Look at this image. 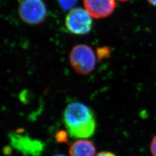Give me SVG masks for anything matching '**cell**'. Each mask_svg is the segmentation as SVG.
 Here are the masks:
<instances>
[{
    "mask_svg": "<svg viewBox=\"0 0 156 156\" xmlns=\"http://www.w3.org/2000/svg\"><path fill=\"white\" fill-rule=\"evenodd\" d=\"M56 140L60 143L68 142V133L64 130L58 131L56 135Z\"/></svg>",
    "mask_w": 156,
    "mask_h": 156,
    "instance_id": "10",
    "label": "cell"
},
{
    "mask_svg": "<svg viewBox=\"0 0 156 156\" xmlns=\"http://www.w3.org/2000/svg\"><path fill=\"white\" fill-rule=\"evenodd\" d=\"M9 136L13 146L24 153L35 155L42 150L43 146L40 141L31 140L27 136L14 133L9 134Z\"/></svg>",
    "mask_w": 156,
    "mask_h": 156,
    "instance_id": "6",
    "label": "cell"
},
{
    "mask_svg": "<svg viewBox=\"0 0 156 156\" xmlns=\"http://www.w3.org/2000/svg\"><path fill=\"white\" fill-rule=\"evenodd\" d=\"M96 149L94 145L89 140L80 139L70 146V156H94Z\"/></svg>",
    "mask_w": 156,
    "mask_h": 156,
    "instance_id": "7",
    "label": "cell"
},
{
    "mask_svg": "<svg viewBox=\"0 0 156 156\" xmlns=\"http://www.w3.org/2000/svg\"><path fill=\"white\" fill-rule=\"evenodd\" d=\"M18 12L23 22L35 25L44 21L47 9L43 0H22L19 4Z\"/></svg>",
    "mask_w": 156,
    "mask_h": 156,
    "instance_id": "3",
    "label": "cell"
},
{
    "mask_svg": "<svg viewBox=\"0 0 156 156\" xmlns=\"http://www.w3.org/2000/svg\"><path fill=\"white\" fill-rule=\"evenodd\" d=\"M118 1H122V2H126V1H128L129 0H118Z\"/></svg>",
    "mask_w": 156,
    "mask_h": 156,
    "instance_id": "14",
    "label": "cell"
},
{
    "mask_svg": "<svg viewBox=\"0 0 156 156\" xmlns=\"http://www.w3.org/2000/svg\"><path fill=\"white\" fill-rule=\"evenodd\" d=\"M151 5L156 6V0H147Z\"/></svg>",
    "mask_w": 156,
    "mask_h": 156,
    "instance_id": "13",
    "label": "cell"
},
{
    "mask_svg": "<svg viewBox=\"0 0 156 156\" xmlns=\"http://www.w3.org/2000/svg\"><path fill=\"white\" fill-rule=\"evenodd\" d=\"M59 5L64 11H68L77 4L78 0H57Z\"/></svg>",
    "mask_w": 156,
    "mask_h": 156,
    "instance_id": "9",
    "label": "cell"
},
{
    "mask_svg": "<svg viewBox=\"0 0 156 156\" xmlns=\"http://www.w3.org/2000/svg\"><path fill=\"white\" fill-rule=\"evenodd\" d=\"M63 119L68 134L73 138L86 139L94 134V115L85 104L75 102L68 105L63 114Z\"/></svg>",
    "mask_w": 156,
    "mask_h": 156,
    "instance_id": "1",
    "label": "cell"
},
{
    "mask_svg": "<svg viewBox=\"0 0 156 156\" xmlns=\"http://www.w3.org/2000/svg\"><path fill=\"white\" fill-rule=\"evenodd\" d=\"M96 55L89 46L79 44L75 46L69 53V62L76 73L87 75L92 73L96 66Z\"/></svg>",
    "mask_w": 156,
    "mask_h": 156,
    "instance_id": "2",
    "label": "cell"
},
{
    "mask_svg": "<svg viewBox=\"0 0 156 156\" xmlns=\"http://www.w3.org/2000/svg\"><path fill=\"white\" fill-rule=\"evenodd\" d=\"M64 156V155H62V154H57V155H55V156Z\"/></svg>",
    "mask_w": 156,
    "mask_h": 156,
    "instance_id": "15",
    "label": "cell"
},
{
    "mask_svg": "<svg viewBox=\"0 0 156 156\" xmlns=\"http://www.w3.org/2000/svg\"><path fill=\"white\" fill-rule=\"evenodd\" d=\"M151 153L153 156H156V135L151 140L150 145Z\"/></svg>",
    "mask_w": 156,
    "mask_h": 156,
    "instance_id": "11",
    "label": "cell"
},
{
    "mask_svg": "<svg viewBox=\"0 0 156 156\" xmlns=\"http://www.w3.org/2000/svg\"><path fill=\"white\" fill-rule=\"evenodd\" d=\"M85 9L96 19L109 16L116 8L115 0H83Z\"/></svg>",
    "mask_w": 156,
    "mask_h": 156,
    "instance_id": "5",
    "label": "cell"
},
{
    "mask_svg": "<svg viewBox=\"0 0 156 156\" xmlns=\"http://www.w3.org/2000/svg\"><path fill=\"white\" fill-rule=\"evenodd\" d=\"M111 50L107 46H101L97 49V57L100 60L105 59L111 56Z\"/></svg>",
    "mask_w": 156,
    "mask_h": 156,
    "instance_id": "8",
    "label": "cell"
},
{
    "mask_svg": "<svg viewBox=\"0 0 156 156\" xmlns=\"http://www.w3.org/2000/svg\"><path fill=\"white\" fill-rule=\"evenodd\" d=\"M96 156H116L113 153L110 151H102L97 154Z\"/></svg>",
    "mask_w": 156,
    "mask_h": 156,
    "instance_id": "12",
    "label": "cell"
},
{
    "mask_svg": "<svg viewBox=\"0 0 156 156\" xmlns=\"http://www.w3.org/2000/svg\"><path fill=\"white\" fill-rule=\"evenodd\" d=\"M66 26L71 33L85 35L89 33L93 26L91 15L81 8H73L66 18Z\"/></svg>",
    "mask_w": 156,
    "mask_h": 156,
    "instance_id": "4",
    "label": "cell"
}]
</instances>
